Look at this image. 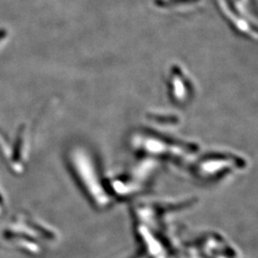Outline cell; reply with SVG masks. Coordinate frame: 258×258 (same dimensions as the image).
Returning <instances> with one entry per match:
<instances>
[{"label":"cell","mask_w":258,"mask_h":258,"mask_svg":"<svg viewBox=\"0 0 258 258\" xmlns=\"http://www.w3.org/2000/svg\"><path fill=\"white\" fill-rule=\"evenodd\" d=\"M71 160L79 181L83 184L85 192L92 198L93 202L101 207L108 205L110 202L109 196L103 190L102 182L99 179L98 171L95 168L91 158L83 151H74Z\"/></svg>","instance_id":"obj_1"}]
</instances>
